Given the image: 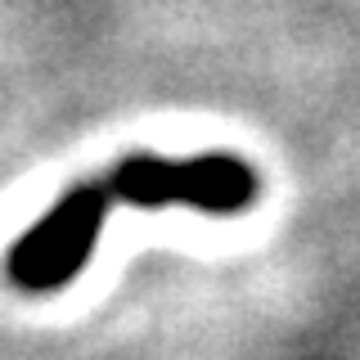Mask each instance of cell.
I'll use <instances>...</instances> for the list:
<instances>
[{"label": "cell", "instance_id": "1", "mask_svg": "<svg viewBox=\"0 0 360 360\" xmlns=\"http://www.w3.org/2000/svg\"><path fill=\"white\" fill-rule=\"evenodd\" d=\"M108 194L135 207H162V202H185V207L212 212V217H234L257 198V176L239 158L207 153L189 162H167V158H127L108 180Z\"/></svg>", "mask_w": 360, "mask_h": 360}, {"label": "cell", "instance_id": "2", "mask_svg": "<svg viewBox=\"0 0 360 360\" xmlns=\"http://www.w3.org/2000/svg\"><path fill=\"white\" fill-rule=\"evenodd\" d=\"M108 202H112V194H108L104 180H90V185H77L72 194H63L14 243V252H9V275H14L22 288H37V292H50V288L68 284V279L90 262V248L99 239Z\"/></svg>", "mask_w": 360, "mask_h": 360}]
</instances>
